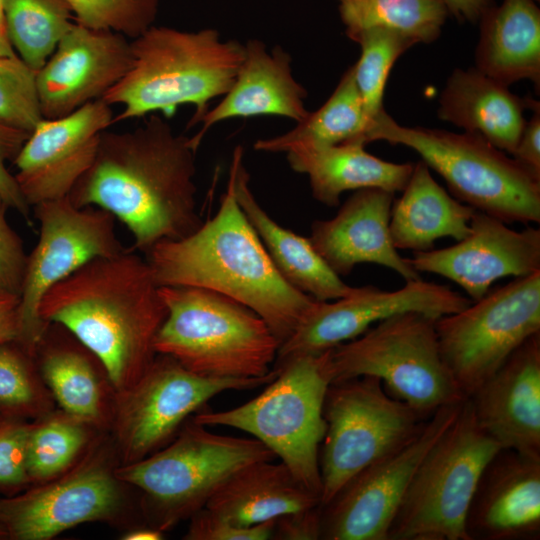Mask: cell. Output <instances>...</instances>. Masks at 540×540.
Segmentation results:
<instances>
[{"label":"cell","instance_id":"cell-1","mask_svg":"<svg viewBox=\"0 0 540 540\" xmlns=\"http://www.w3.org/2000/svg\"><path fill=\"white\" fill-rule=\"evenodd\" d=\"M190 137L162 117L123 132L104 131L95 158L69 194L126 225L144 254L156 243L183 238L202 223L196 210L195 155Z\"/></svg>","mask_w":540,"mask_h":540},{"label":"cell","instance_id":"cell-2","mask_svg":"<svg viewBox=\"0 0 540 540\" xmlns=\"http://www.w3.org/2000/svg\"><path fill=\"white\" fill-rule=\"evenodd\" d=\"M39 314L88 349L118 392L153 363L167 309L146 259L125 249L89 261L54 285Z\"/></svg>","mask_w":540,"mask_h":540},{"label":"cell","instance_id":"cell-3","mask_svg":"<svg viewBox=\"0 0 540 540\" xmlns=\"http://www.w3.org/2000/svg\"><path fill=\"white\" fill-rule=\"evenodd\" d=\"M146 261L158 286H191L256 312L280 345L315 302L280 275L242 211L229 173L216 214L189 235L156 243Z\"/></svg>","mask_w":540,"mask_h":540},{"label":"cell","instance_id":"cell-4","mask_svg":"<svg viewBox=\"0 0 540 540\" xmlns=\"http://www.w3.org/2000/svg\"><path fill=\"white\" fill-rule=\"evenodd\" d=\"M131 49V68L102 98L122 106L113 123L154 112L170 117L178 106L192 105L187 127H193L230 89L244 57V44L223 41L214 28L151 26L131 40Z\"/></svg>","mask_w":540,"mask_h":540},{"label":"cell","instance_id":"cell-5","mask_svg":"<svg viewBox=\"0 0 540 540\" xmlns=\"http://www.w3.org/2000/svg\"><path fill=\"white\" fill-rule=\"evenodd\" d=\"M167 309L154 342L157 354L206 378L268 375L280 346L253 310L223 294L191 286H159Z\"/></svg>","mask_w":540,"mask_h":540},{"label":"cell","instance_id":"cell-6","mask_svg":"<svg viewBox=\"0 0 540 540\" xmlns=\"http://www.w3.org/2000/svg\"><path fill=\"white\" fill-rule=\"evenodd\" d=\"M366 140L415 151L454 198L477 211L507 224L540 222V179L478 133L403 126L382 109Z\"/></svg>","mask_w":540,"mask_h":540},{"label":"cell","instance_id":"cell-7","mask_svg":"<svg viewBox=\"0 0 540 540\" xmlns=\"http://www.w3.org/2000/svg\"><path fill=\"white\" fill-rule=\"evenodd\" d=\"M275 370L277 376L250 401L223 411L202 410L193 419L251 434L321 499L319 452L326 431L324 398L332 382L330 349L296 357Z\"/></svg>","mask_w":540,"mask_h":540},{"label":"cell","instance_id":"cell-8","mask_svg":"<svg viewBox=\"0 0 540 540\" xmlns=\"http://www.w3.org/2000/svg\"><path fill=\"white\" fill-rule=\"evenodd\" d=\"M275 459L255 438L215 434L192 418L166 446L141 460L119 465L115 474L144 494L151 526L165 532L204 508L241 468Z\"/></svg>","mask_w":540,"mask_h":540},{"label":"cell","instance_id":"cell-9","mask_svg":"<svg viewBox=\"0 0 540 540\" xmlns=\"http://www.w3.org/2000/svg\"><path fill=\"white\" fill-rule=\"evenodd\" d=\"M436 319L417 311L398 313L331 348L332 382L377 377L389 394L424 419L463 401L440 353Z\"/></svg>","mask_w":540,"mask_h":540},{"label":"cell","instance_id":"cell-10","mask_svg":"<svg viewBox=\"0 0 540 540\" xmlns=\"http://www.w3.org/2000/svg\"><path fill=\"white\" fill-rule=\"evenodd\" d=\"M500 448L478 425L466 398L421 460L387 540H468L470 501L484 467Z\"/></svg>","mask_w":540,"mask_h":540},{"label":"cell","instance_id":"cell-11","mask_svg":"<svg viewBox=\"0 0 540 540\" xmlns=\"http://www.w3.org/2000/svg\"><path fill=\"white\" fill-rule=\"evenodd\" d=\"M323 417L321 505L360 471L409 441L427 419L389 394L374 376L330 383Z\"/></svg>","mask_w":540,"mask_h":540},{"label":"cell","instance_id":"cell-12","mask_svg":"<svg viewBox=\"0 0 540 540\" xmlns=\"http://www.w3.org/2000/svg\"><path fill=\"white\" fill-rule=\"evenodd\" d=\"M442 359L464 398L531 336L540 333V271L489 290L466 308L439 317Z\"/></svg>","mask_w":540,"mask_h":540},{"label":"cell","instance_id":"cell-13","mask_svg":"<svg viewBox=\"0 0 540 540\" xmlns=\"http://www.w3.org/2000/svg\"><path fill=\"white\" fill-rule=\"evenodd\" d=\"M277 374L272 369L259 378H206L169 356L157 354L134 384L114 395L110 426L122 464L141 460L166 446L189 416L216 395L267 385Z\"/></svg>","mask_w":540,"mask_h":540},{"label":"cell","instance_id":"cell-14","mask_svg":"<svg viewBox=\"0 0 540 540\" xmlns=\"http://www.w3.org/2000/svg\"><path fill=\"white\" fill-rule=\"evenodd\" d=\"M33 208L40 231L28 255L19 295L17 343L34 357L49 327L39 314L45 294L89 261L118 254L125 248L115 232V217L103 209L77 207L69 196Z\"/></svg>","mask_w":540,"mask_h":540},{"label":"cell","instance_id":"cell-15","mask_svg":"<svg viewBox=\"0 0 540 540\" xmlns=\"http://www.w3.org/2000/svg\"><path fill=\"white\" fill-rule=\"evenodd\" d=\"M464 400L436 410L409 441L360 471L322 505L320 539L387 540L421 460L455 420Z\"/></svg>","mask_w":540,"mask_h":540},{"label":"cell","instance_id":"cell-16","mask_svg":"<svg viewBox=\"0 0 540 540\" xmlns=\"http://www.w3.org/2000/svg\"><path fill=\"white\" fill-rule=\"evenodd\" d=\"M105 451L90 452L60 476L0 502V525L18 540H48L82 523L116 520L124 491Z\"/></svg>","mask_w":540,"mask_h":540},{"label":"cell","instance_id":"cell-17","mask_svg":"<svg viewBox=\"0 0 540 540\" xmlns=\"http://www.w3.org/2000/svg\"><path fill=\"white\" fill-rule=\"evenodd\" d=\"M471 302L446 285L421 278L405 281L403 287L393 291L367 285L333 302L315 300L279 346L272 368L278 369L299 356L325 352L398 313L417 311L439 318L456 313Z\"/></svg>","mask_w":540,"mask_h":540},{"label":"cell","instance_id":"cell-18","mask_svg":"<svg viewBox=\"0 0 540 540\" xmlns=\"http://www.w3.org/2000/svg\"><path fill=\"white\" fill-rule=\"evenodd\" d=\"M113 118L111 106L99 99L37 124L13 161L14 177L30 207L69 196L91 166Z\"/></svg>","mask_w":540,"mask_h":540},{"label":"cell","instance_id":"cell-19","mask_svg":"<svg viewBox=\"0 0 540 540\" xmlns=\"http://www.w3.org/2000/svg\"><path fill=\"white\" fill-rule=\"evenodd\" d=\"M132 62L129 38L75 21L36 72L43 119L64 117L102 99L127 74Z\"/></svg>","mask_w":540,"mask_h":540},{"label":"cell","instance_id":"cell-20","mask_svg":"<svg viewBox=\"0 0 540 540\" xmlns=\"http://www.w3.org/2000/svg\"><path fill=\"white\" fill-rule=\"evenodd\" d=\"M408 261L419 273L451 280L476 301L501 278L540 271V230L528 226L517 231L498 218L476 211L464 239L446 248L414 252Z\"/></svg>","mask_w":540,"mask_h":540},{"label":"cell","instance_id":"cell-21","mask_svg":"<svg viewBox=\"0 0 540 540\" xmlns=\"http://www.w3.org/2000/svg\"><path fill=\"white\" fill-rule=\"evenodd\" d=\"M467 399L478 425L501 448L540 459V333Z\"/></svg>","mask_w":540,"mask_h":540},{"label":"cell","instance_id":"cell-22","mask_svg":"<svg viewBox=\"0 0 540 540\" xmlns=\"http://www.w3.org/2000/svg\"><path fill=\"white\" fill-rule=\"evenodd\" d=\"M465 531L468 540H539L540 459L500 448L480 475Z\"/></svg>","mask_w":540,"mask_h":540},{"label":"cell","instance_id":"cell-23","mask_svg":"<svg viewBox=\"0 0 540 540\" xmlns=\"http://www.w3.org/2000/svg\"><path fill=\"white\" fill-rule=\"evenodd\" d=\"M394 194L380 188L356 190L333 218L312 223L309 240L337 275L346 276L356 265L371 263L391 269L405 281L420 278L391 240Z\"/></svg>","mask_w":540,"mask_h":540},{"label":"cell","instance_id":"cell-24","mask_svg":"<svg viewBox=\"0 0 540 540\" xmlns=\"http://www.w3.org/2000/svg\"><path fill=\"white\" fill-rule=\"evenodd\" d=\"M291 56L281 46L271 52L257 39L244 44V57L235 80L222 100L199 120L200 130L190 137L197 150L216 124L233 118L264 115L289 118L296 123L306 118L307 90L292 74Z\"/></svg>","mask_w":540,"mask_h":540},{"label":"cell","instance_id":"cell-25","mask_svg":"<svg viewBox=\"0 0 540 540\" xmlns=\"http://www.w3.org/2000/svg\"><path fill=\"white\" fill-rule=\"evenodd\" d=\"M229 173L242 211L285 281L317 301H332L359 291L360 287L346 284L327 265L309 238L281 226L260 206L249 186L241 146L233 151Z\"/></svg>","mask_w":540,"mask_h":540},{"label":"cell","instance_id":"cell-26","mask_svg":"<svg viewBox=\"0 0 540 540\" xmlns=\"http://www.w3.org/2000/svg\"><path fill=\"white\" fill-rule=\"evenodd\" d=\"M530 96L521 98L475 67L455 68L438 98V118L482 135L498 149L511 155L526 120Z\"/></svg>","mask_w":540,"mask_h":540},{"label":"cell","instance_id":"cell-27","mask_svg":"<svg viewBox=\"0 0 540 540\" xmlns=\"http://www.w3.org/2000/svg\"><path fill=\"white\" fill-rule=\"evenodd\" d=\"M363 141L326 147L289 145L283 153L297 173L309 179L312 196L318 202L336 207L346 191L380 188L396 193L406 186L413 163H394L365 150Z\"/></svg>","mask_w":540,"mask_h":540},{"label":"cell","instance_id":"cell-28","mask_svg":"<svg viewBox=\"0 0 540 540\" xmlns=\"http://www.w3.org/2000/svg\"><path fill=\"white\" fill-rule=\"evenodd\" d=\"M475 68L510 86H540V9L535 0H502L479 18Z\"/></svg>","mask_w":540,"mask_h":540},{"label":"cell","instance_id":"cell-29","mask_svg":"<svg viewBox=\"0 0 540 540\" xmlns=\"http://www.w3.org/2000/svg\"><path fill=\"white\" fill-rule=\"evenodd\" d=\"M36 355L41 379L62 411L94 428L110 425L115 391L88 349L76 339L52 338L47 329Z\"/></svg>","mask_w":540,"mask_h":540},{"label":"cell","instance_id":"cell-30","mask_svg":"<svg viewBox=\"0 0 540 540\" xmlns=\"http://www.w3.org/2000/svg\"><path fill=\"white\" fill-rule=\"evenodd\" d=\"M393 201L389 231L397 250L424 252L434 249L445 237L456 241L470 233V222L477 211L450 195L433 178L422 161L414 164L410 178Z\"/></svg>","mask_w":540,"mask_h":540},{"label":"cell","instance_id":"cell-31","mask_svg":"<svg viewBox=\"0 0 540 540\" xmlns=\"http://www.w3.org/2000/svg\"><path fill=\"white\" fill-rule=\"evenodd\" d=\"M317 505H321L320 496L304 487L284 463L271 460L254 462L235 472L205 508L247 527Z\"/></svg>","mask_w":540,"mask_h":540},{"label":"cell","instance_id":"cell-32","mask_svg":"<svg viewBox=\"0 0 540 540\" xmlns=\"http://www.w3.org/2000/svg\"><path fill=\"white\" fill-rule=\"evenodd\" d=\"M371 122L351 66L320 108L309 112L306 118L296 123L290 131L276 137L260 139L253 147L261 152L283 153L292 144L326 147L357 140L367 144L366 134Z\"/></svg>","mask_w":540,"mask_h":540},{"label":"cell","instance_id":"cell-33","mask_svg":"<svg viewBox=\"0 0 540 540\" xmlns=\"http://www.w3.org/2000/svg\"><path fill=\"white\" fill-rule=\"evenodd\" d=\"M340 19L355 41L371 28L399 32L416 44H430L441 34L449 11L444 0H337Z\"/></svg>","mask_w":540,"mask_h":540},{"label":"cell","instance_id":"cell-34","mask_svg":"<svg viewBox=\"0 0 540 540\" xmlns=\"http://www.w3.org/2000/svg\"><path fill=\"white\" fill-rule=\"evenodd\" d=\"M2 11L8 42L36 72L76 21L67 0H2Z\"/></svg>","mask_w":540,"mask_h":540},{"label":"cell","instance_id":"cell-35","mask_svg":"<svg viewBox=\"0 0 540 540\" xmlns=\"http://www.w3.org/2000/svg\"><path fill=\"white\" fill-rule=\"evenodd\" d=\"M92 428L62 410L32 424L27 440L30 481L43 483L69 470L88 444Z\"/></svg>","mask_w":540,"mask_h":540},{"label":"cell","instance_id":"cell-36","mask_svg":"<svg viewBox=\"0 0 540 540\" xmlns=\"http://www.w3.org/2000/svg\"><path fill=\"white\" fill-rule=\"evenodd\" d=\"M361 54L352 66L356 86L371 120L383 108V96L389 73L396 60L416 42L386 28H371L354 41Z\"/></svg>","mask_w":540,"mask_h":540},{"label":"cell","instance_id":"cell-37","mask_svg":"<svg viewBox=\"0 0 540 540\" xmlns=\"http://www.w3.org/2000/svg\"><path fill=\"white\" fill-rule=\"evenodd\" d=\"M42 119L36 71L17 54L0 56V123L31 133Z\"/></svg>","mask_w":540,"mask_h":540},{"label":"cell","instance_id":"cell-38","mask_svg":"<svg viewBox=\"0 0 540 540\" xmlns=\"http://www.w3.org/2000/svg\"><path fill=\"white\" fill-rule=\"evenodd\" d=\"M11 343L0 345V405L41 416L51 412V395L30 365L33 356Z\"/></svg>","mask_w":540,"mask_h":540},{"label":"cell","instance_id":"cell-39","mask_svg":"<svg viewBox=\"0 0 540 540\" xmlns=\"http://www.w3.org/2000/svg\"><path fill=\"white\" fill-rule=\"evenodd\" d=\"M75 20L134 39L153 26L160 0H67Z\"/></svg>","mask_w":540,"mask_h":540},{"label":"cell","instance_id":"cell-40","mask_svg":"<svg viewBox=\"0 0 540 540\" xmlns=\"http://www.w3.org/2000/svg\"><path fill=\"white\" fill-rule=\"evenodd\" d=\"M186 540H266L271 539L275 520L253 526H239L202 508L190 518Z\"/></svg>","mask_w":540,"mask_h":540},{"label":"cell","instance_id":"cell-41","mask_svg":"<svg viewBox=\"0 0 540 540\" xmlns=\"http://www.w3.org/2000/svg\"><path fill=\"white\" fill-rule=\"evenodd\" d=\"M8 208L0 196V291L20 295L28 255L7 220Z\"/></svg>","mask_w":540,"mask_h":540},{"label":"cell","instance_id":"cell-42","mask_svg":"<svg viewBox=\"0 0 540 540\" xmlns=\"http://www.w3.org/2000/svg\"><path fill=\"white\" fill-rule=\"evenodd\" d=\"M31 425L0 428V485L16 486L30 481L27 471V440Z\"/></svg>","mask_w":540,"mask_h":540},{"label":"cell","instance_id":"cell-43","mask_svg":"<svg viewBox=\"0 0 540 540\" xmlns=\"http://www.w3.org/2000/svg\"><path fill=\"white\" fill-rule=\"evenodd\" d=\"M28 132L0 123V196L9 206L30 220V206L24 199L16 179L8 170L29 137Z\"/></svg>","mask_w":540,"mask_h":540},{"label":"cell","instance_id":"cell-44","mask_svg":"<svg viewBox=\"0 0 540 540\" xmlns=\"http://www.w3.org/2000/svg\"><path fill=\"white\" fill-rule=\"evenodd\" d=\"M322 505L283 514L275 520L271 539L317 540L321 535Z\"/></svg>","mask_w":540,"mask_h":540},{"label":"cell","instance_id":"cell-45","mask_svg":"<svg viewBox=\"0 0 540 540\" xmlns=\"http://www.w3.org/2000/svg\"><path fill=\"white\" fill-rule=\"evenodd\" d=\"M529 108L532 116L526 121L511 156L532 176L540 179V104L532 98Z\"/></svg>","mask_w":540,"mask_h":540},{"label":"cell","instance_id":"cell-46","mask_svg":"<svg viewBox=\"0 0 540 540\" xmlns=\"http://www.w3.org/2000/svg\"><path fill=\"white\" fill-rule=\"evenodd\" d=\"M19 295L0 291V345L19 337Z\"/></svg>","mask_w":540,"mask_h":540},{"label":"cell","instance_id":"cell-47","mask_svg":"<svg viewBox=\"0 0 540 540\" xmlns=\"http://www.w3.org/2000/svg\"><path fill=\"white\" fill-rule=\"evenodd\" d=\"M449 14L459 22L477 23L483 12L494 4L493 0H444Z\"/></svg>","mask_w":540,"mask_h":540},{"label":"cell","instance_id":"cell-48","mask_svg":"<svg viewBox=\"0 0 540 540\" xmlns=\"http://www.w3.org/2000/svg\"><path fill=\"white\" fill-rule=\"evenodd\" d=\"M123 540H161L164 532L151 525L131 528L121 537Z\"/></svg>","mask_w":540,"mask_h":540},{"label":"cell","instance_id":"cell-49","mask_svg":"<svg viewBox=\"0 0 540 540\" xmlns=\"http://www.w3.org/2000/svg\"><path fill=\"white\" fill-rule=\"evenodd\" d=\"M15 54L7 38L0 32V56H12Z\"/></svg>","mask_w":540,"mask_h":540},{"label":"cell","instance_id":"cell-50","mask_svg":"<svg viewBox=\"0 0 540 540\" xmlns=\"http://www.w3.org/2000/svg\"><path fill=\"white\" fill-rule=\"evenodd\" d=\"M0 32L6 37L5 27H4L3 11H2V0H0Z\"/></svg>","mask_w":540,"mask_h":540},{"label":"cell","instance_id":"cell-51","mask_svg":"<svg viewBox=\"0 0 540 540\" xmlns=\"http://www.w3.org/2000/svg\"><path fill=\"white\" fill-rule=\"evenodd\" d=\"M3 536H7L5 530L2 528V526L0 525V538L3 537Z\"/></svg>","mask_w":540,"mask_h":540}]
</instances>
